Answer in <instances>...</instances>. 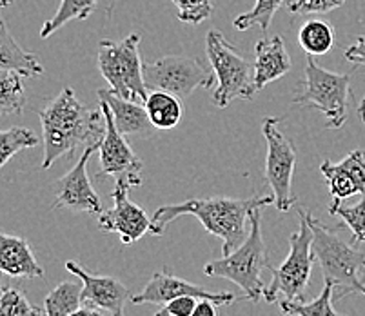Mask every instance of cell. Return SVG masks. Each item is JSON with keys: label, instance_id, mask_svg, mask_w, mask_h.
Instances as JSON below:
<instances>
[{"label": "cell", "instance_id": "obj_19", "mask_svg": "<svg viewBox=\"0 0 365 316\" xmlns=\"http://www.w3.org/2000/svg\"><path fill=\"white\" fill-rule=\"evenodd\" d=\"M98 98L106 101L111 108L113 118L117 124L118 131L124 136H135V138H148L155 131L151 118H149L145 106L140 102L125 101L122 96L115 95L113 91H98Z\"/></svg>", "mask_w": 365, "mask_h": 316}, {"label": "cell", "instance_id": "obj_18", "mask_svg": "<svg viewBox=\"0 0 365 316\" xmlns=\"http://www.w3.org/2000/svg\"><path fill=\"white\" fill-rule=\"evenodd\" d=\"M0 271L16 278H42L44 267L36 262L31 245L22 236L0 235Z\"/></svg>", "mask_w": 365, "mask_h": 316}, {"label": "cell", "instance_id": "obj_17", "mask_svg": "<svg viewBox=\"0 0 365 316\" xmlns=\"http://www.w3.org/2000/svg\"><path fill=\"white\" fill-rule=\"evenodd\" d=\"M255 84L257 89H264L271 82L278 81L291 71L293 62L285 49L280 35L273 39H260L255 46Z\"/></svg>", "mask_w": 365, "mask_h": 316}, {"label": "cell", "instance_id": "obj_22", "mask_svg": "<svg viewBox=\"0 0 365 316\" xmlns=\"http://www.w3.org/2000/svg\"><path fill=\"white\" fill-rule=\"evenodd\" d=\"M84 304V282L76 276V280H64L56 285L44 300L46 316H69L78 311Z\"/></svg>", "mask_w": 365, "mask_h": 316}, {"label": "cell", "instance_id": "obj_29", "mask_svg": "<svg viewBox=\"0 0 365 316\" xmlns=\"http://www.w3.org/2000/svg\"><path fill=\"white\" fill-rule=\"evenodd\" d=\"M329 213L340 216L344 224L353 233L354 242L365 244V196L354 205H341V200H333L329 205Z\"/></svg>", "mask_w": 365, "mask_h": 316}, {"label": "cell", "instance_id": "obj_24", "mask_svg": "<svg viewBox=\"0 0 365 316\" xmlns=\"http://www.w3.org/2000/svg\"><path fill=\"white\" fill-rule=\"evenodd\" d=\"M298 42L307 55H325L334 46V29L329 22L309 21L298 31Z\"/></svg>", "mask_w": 365, "mask_h": 316}, {"label": "cell", "instance_id": "obj_36", "mask_svg": "<svg viewBox=\"0 0 365 316\" xmlns=\"http://www.w3.org/2000/svg\"><path fill=\"white\" fill-rule=\"evenodd\" d=\"M69 316H111V315H108V312H102L101 309H97V307H91V305H86V307H81L78 309V311H75V312H71V315Z\"/></svg>", "mask_w": 365, "mask_h": 316}, {"label": "cell", "instance_id": "obj_7", "mask_svg": "<svg viewBox=\"0 0 365 316\" xmlns=\"http://www.w3.org/2000/svg\"><path fill=\"white\" fill-rule=\"evenodd\" d=\"M351 75L320 68L313 55L307 56L302 91L293 98L297 106H311L327 116V128L340 129L347 121L351 96Z\"/></svg>", "mask_w": 365, "mask_h": 316}, {"label": "cell", "instance_id": "obj_5", "mask_svg": "<svg viewBox=\"0 0 365 316\" xmlns=\"http://www.w3.org/2000/svg\"><path fill=\"white\" fill-rule=\"evenodd\" d=\"M205 53L218 82L213 96L215 106L224 109L237 98L253 101L258 93L255 84V66L245 61L224 33L209 29L205 35Z\"/></svg>", "mask_w": 365, "mask_h": 316}, {"label": "cell", "instance_id": "obj_25", "mask_svg": "<svg viewBox=\"0 0 365 316\" xmlns=\"http://www.w3.org/2000/svg\"><path fill=\"white\" fill-rule=\"evenodd\" d=\"M333 292L334 285L325 284L320 295L317 296V300L305 304V302H294V300H284L280 302L282 315L285 316H344L338 315L333 309Z\"/></svg>", "mask_w": 365, "mask_h": 316}, {"label": "cell", "instance_id": "obj_12", "mask_svg": "<svg viewBox=\"0 0 365 316\" xmlns=\"http://www.w3.org/2000/svg\"><path fill=\"white\" fill-rule=\"evenodd\" d=\"M129 189H131V185L124 184V182L115 184V189L111 193L115 205L111 209L98 213V228L102 231L117 233L124 244H135L145 233L151 231L153 220L140 205L129 200Z\"/></svg>", "mask_w": 365, "mask_h": 316}, {"label": "cell", "instance_id": "obj_28", "mask_svg": "<svg viewBox=\"0 0 365 316\" xmlns=\"http://www.w3.org/2000/svg\"><path fill=\"white\" fill-rule=\"evenodd\" d=\"M282 4H284V0H257V4H255L251 11L242 13V15L235 19V28L238 31H247V29L258 26L262 33H265L269 26H271V22H273L277 11L282 8Z\"/></svg>", "mask_w": 365, "mask_h": 316}, {"label": "cell", "instance_id": "obj_10", "mask_svg": "<svg viewBox=\"0 0 365 316\" xmlns=\"http://www.w3.org/2000/svg\"><path fill=\"white\" fill-rule=\"evenodd\" d=\"M262 133L267 142V158H265V180L273 189L274 202L282 213L289 211L297 204V196L291 193L293 184L297 151L293 142L278 131V118H265Z\"/></svg>", "mask_w": 365, "mask_h": 316}, {"label": "cell", "instance_id": "obj_16", "mask_svg": "<svg viewBox=\"0 0 365 316\" xmlns=\"http://www.w3.org/2000/svg\"><path fill=\"white\" fill-rule=\"evenodd\" d=\"M320 171L329 185L333 200H345L358 193L365 195V151L361 149L349 153L338 164L325 160Z\"/></svg>", "mask_w": 365, "mask_h": 316}, {"label": "cell", "instance_id": "obj_15", "mask_svg": "<svg viewBox=\"0 0 365 316\" xmlns=\"http://www.w3.org/2000/svg\"><path fill=\"white\" fill-rule=\"evenodd\" d=\"M66 269L84 282V304L106 311L111 316H124V307L131 302V292L122 282L111 276L91 275L84 267L69 260Z\"/></svg>", "mask_w": 365, "mask_h": 316}, {"label": "cell", "instance_id": "obj_32", "mask_svg": "<svg viewBox=\"0 0 365 316\" xmlns=\"http://www.w3.org/2000/svg\"><path fill=\"white\" fill-rule=\"evenodd\" d=\"M347 0H291L287 9L293 15H324L341 8Z\"/></svg>", "mask_w": 365, "mask_h": 316}, {"label": "cell", "instance_id": "obj_27", "mask_svg": "<svg viewBox=\"0 0 365 316\" xmlns=\"http://www.w3.org/2000/svg\"><path fill=\"white\" fill-rule=\"evenodd\" d=\"M38 142H41V138L36 136L35 131L21 128V126L2 131L0 133V168H4L9 158L22 149L36 148Z\"/></svg>", "mask_w": 365, "mask_h": 316}, {"label": "cell", "instance_id": "obj_26", "mask_svg": "<svg viewBox=\"0 0 365 316\" xmlns=\"http://www.w3.org/2000/svg\"><path fill=\"white\" fill-rule=\"evenodd\" d=\"M24 76L15 71L0 73V113L2 115H19L26 106Z\"/></svg>", "mask_w": 365, "mask_h": 316}, {"label": "cell", "instance_id": "obj_13", "mask_svg": "<svg viewBox=\"0 0 365 316\" xmlns=\"http://www.w3.org/2000/svg\"><path fill=\"white\" fill-rule=\"evenodd\" d=\"M101 149L98 144L86 146L81 158L62 176L56 184V198L53 202V209L68 208L71 211H84V213H102L101 211V198L97 191L93 189L91 180L88 176V162L93 153Z\"/></svg>", "mask_w": 365, "mask_h": 316}, {"label": "cell", "instance_id": "obj_9", "mask_svg": "<svg viewBox=\"0 0 365 316\" xmlns=\"http://www.w3.org/2000/svg\"><path fill=\"white\" fill-rule=\"evenodd\" d=\"M144 81L149 91H168L187 98L197 89H209L217 81L211 64L197 56L168 55L153 62H144Z\"/></svg>", "mask_w": 365, "mask_h": 316}, {"label": "cell", "instance_id": "obj_1", "mask_svg": "<svg viewBox=\"0 0 365 316\" xmlns=\"http://www.w3.org/2000/svg\"><path fill=\"white\" fill-rule=\"evenodd\" d=\"M274 202V196L257 195L253 198H229V196H213V198H191L182 204L160 205L153 215L151 235L162 236L165 228L175 218L182 215L197 216L209 235L222 240L224 255L233 253L245 240V220H249L251 211L265 208Z\"/></svg>", "mask_w": 365, "mask_h": 316}, {"label": "cell", "instance_id": "obj_21", "mask_svg": "<svg viewBox=\"0 0 365 316\" xmlns=\"http://www.w3.org/2000/svg\"><path fill=\"white\" fill-rule=\"evenodd\" d=\"M144 106L153 126L162 131L177 128L184 115L180 96L168 91H151L145 98Z\"/></svg>", "mask_w": 365, "mask_h": 316}, {"label": "cell", "instance_id": "obj_14", "mask_svg": "<svg viewBox=\"0 0 365 316\" xmlns=\"http://www.w3.org/2000/svg\"><path fill=\"white\" fill-rule=\"evenodd\" d=\"M178 296H195L200 300H211L218 305L233 304L235 298L233 292H213L204 287H198L195 284H189L184 278L173 275L169 267H164L160 272L151 276V280L145 284L142 292L131 296V304H157L164 305L173 298Z\"/></svg>", "mask_w": 365, "mask_h": 316}, {"label": "cell", "instance_id": "obj_37", "mask_svg": "<svg viewBox=\"0 0 365 316\" xmlns=\"http://www.w3.org/2000/svg\"><path fill=\"white\" fill-rule=\"evenodd\" d=\"M358 115H360L361 122H364V124H365V98L360 102V106H358Z\"/></svg>", "mask_w": 365, "mask_h": 316}, {"label": "cell", "instance_id": "obj_8", "mask_svg": "<svg viewBox=\"0 0 365 316\" xmlns=\"http://www.w3.org/2000/svg\"><path fill=\"white\" fill-rule=\"evenodd\" d=\"M298 215L300 229L289 236V255L280 267H269L273 272V280L264 289V298L269 304L277 302L280 295L285 296V300L304 298L309 287L311 271L317 262L313 251V231L302 209H298Z\"/></svg>", "mask_w": 365, "mask_h": 316}, {"label": "cell", "instance_id": "obj_34", "mask_svg": "<svg viewBox=\"0 0 365 316\" xmlns=\"http://www.w3.org/2000/svg\"><path fill=\"white\" fill-rule=\"evenodd\" d=\"M345 58L356 66H365V35L345 49Z\"/></svg>", "mask_w": 365, "mask_h": 316}, {"label": "cell", "instance_id": "obj_23", "mask_svg": "<svg viewBox=\"0 0 365 316\" xmlns=\"http://www.w3.org/2000/svg\"><path fill=\"white\" fill-rule=\"evenodd\" d=\"M98 0H61V6L56 9L55 15L49 19L41 29L42 39H48L53 33L58 31L62 26L73 21H86L95 8H97Z\"/></svg>", "mask_w": 365, "mask_h": 316}, {"label": "cell", "instance_id": "obj_6", "mask_svg": "<svg viewBox=\"0 0 365 316\" xmlns=\"http://www.w3.org/2000/svg\"><path fill=\"white\" fill-rule=\"evenodd\" d=\"M140 41L138 33H131L122 42L102 41L98 44V69L108 81L109 91L125 101L144 104L149 93L138 49Z\"/></svg>", "mask_w": 365, "mask_h": 316}, {"label": "cell", "instance_id": "obj_20", "mask_svg": "<svg viewBox=\"0 0 365 316\" xmlns=\"http://www.w3.org/2000/svg\"><path fill=\"white\" fill-rule=\"evenodd\" d=\"M0 69L21 73L24 78L41 76L46 71L44 66L38 61V56L31 51H26L13 39L4 19H0Z\"/></svg>", "mask_w": 365, "mask_h": 316}, {"label": "cell", "instance_id": "obj_35", "mask_svg": "<svg viewBox=\"0 0 365 316\" xmlns=\"http://www.w3.org/2000/svg\"><path fill=\"white\" fill-rule=\"evenodd\" d=\"M217 305L218 304H215L211 300H200L197 304V307H195L193 316H218Z\"/></svg>", "mask_w": 365, "mask_h": 316}, {"label": "cell", "instance_id": "obj_30", "mask_svg": "<svg viewBox=\"0 0 365 316\" xmlns=\"http://www.w3.org/2000/svg\"><path fill=\"white\" fill-rule=\"evenodd\" d=\"M0 316H42V311L16 287H4L0 296Z\"/></svg>", "mask_w": 365, "mask_h": 316}, {"label": "cell", "instance_id": "obj_33", "mask_svg": "<svg viewBox=\"0 0 365 316\" xmlns=\"http://www.w3.org/2000/svg\"><path fill=\"white\" fill-rule=\"evenodd\" d=\"M197 304L198 302L195 296H178V298H173L168 304L162 305L155 312V316H193Z\"/></svg>", "mask_w": 365, "mask_h": 316}, {"label": "cell", "instance_id": "obj_31", "mask_svg": "<svg viewBox=\"0 0 365 316\" xmlns=\"http://www.w3.org/2000/svg\"><path fill=\"white\" fill-rule=\"evenodd\" d=\"M171 4L177 8L178 21L191 26L202 24L215 11L213 0H171Z\"/></svg>", "mask_w": 365, "mask_h": 316}, {"label": "cell", "instance_id": "obj_4", "mask_svg": "<svg viewBox=\"0 0 365 316\" xmlns=\"http://www.w3.org/2000/svg\"><path fill=\"white\" fill-rule=\"evenodd\" d=\"M313 231V251L320 264L325 284L341 287L340 296L360 292L365 296V284L360 278V269L365 267V255L338 236V228H327L309 211L302 209Z\"/></svg>", "mask_w": 365, "mask_h": 316}, {"label": "cell", "instance_id": "obj_2", "mask_svg": "<svg viewBox=\"0 0 365 316\" xmlns=\"http://www.w3.org/2000/svg\"><path fill=\"white\" fill-rule=\"evenodd\" d=\"M41 122L44 133V169H49L61 156L69 155L81 146L98 144L106 135L102 109L84 108L71 88L62 89L61 95L42 109Z\"/></svg>", "mask_w": 365, "mask_h": 316}, {"label": "cell", "instance_id": "obj_11", "mask_svg": "<svg viewBox=\"0 0 365 316\" xmlns=\"http://www.w3.org/2000/svg\"><path fill=\"white\" fill-rule=\"evenodd\" d=\"M106 118V135L101 142V169L97 176H113L115 184L124 182L131 188H138L142 184V160L135 155L131 146L128 144V136L118 131L115 118H113L111 108L106 101L98 98Z\"/></svg>", "mask_w": 365, "mask_h": 316}, {"label": "cell", "instance_id": "obj_3", "mask_svg": "<svg viewBox=\"0 0 365 316\" xmlns=\"http://www.w3.org/2000/svg\"><path fill=\"white\" fill-rule=\"evenodd\" d=\"M249 235L233 253L224 255L204 267V275L231 280L244 291V300L258 302L264 296L262 269L271 267L267 262L264 235H262V208L249 215Z\"/></svg>", "mask_w": 365, "mask_h": 316}]
</instances>
